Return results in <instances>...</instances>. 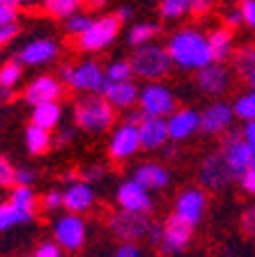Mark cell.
Returning <instances> with one entry per match:
<instances>
[{
	"label": "cell",
	"instance_id": "cell-1",
	"mask_svg": "<svg viewBox=\"0 0 255 257\" xmlns=\"http://www.w3.org/2000/svg\"><path fill=\"white\" fill-rule=\"evenodd\" d=\"M170 60L182 71H200L214 62V53L209 46V37L196 28H182L175 35H170L165 44Z\"/></svg>",
	"mask_w": 255,
	"mask_h": 257
},
{
	"label": "cell",
	"instance_id": "cell-2",
	"mask_svg": "<svg viewBox=\"0 0 255 257\" xmlns=\"http://www.w3.org/2000/svg\"><path fill=\"white\" fill-rule=\"evenodd\" d=\"M115 108L111 106L104 94H90L83 96L78 103L74 106V124L85 131V134H106L108 128H113L115 124Z\"/></svg>",
	"mask_w": 255,
	"mask_h": 257
},
{
	"label": "cell",
	"instance_id": "cell-3",
	"mask_svg": "<svg viewBox=\"0 0 255 257\" xmlns=\"http://www.w3.org/2000/svg\"><path fill=\"white\" fill-rule=\"evenodd\" d=\"M60 78L69 90L78 92V94H101L108 83L106 69L95 60H85V62L76 64H64L60 67Z\"/></svg>",
	"mask_w": 255,
	"mask_h": 257
},
{
	"label": "cell",
	"instance_id": "cell-4",
	"mask_svg": "<svg viewBox=\"0 0 255 257\" xmlns=\"http://www.w3.org/2000/svg\"><path fill=\"white\" fill-rule=\"evenodd\" d=\"M129 60H131L136 78H143V80H159L163 76H168L170 69L175 67L173 60H170L168 48L152 42L143 44V46H136Z\"/></svg>",
	"mask_w": 255,
	"mask_h": 257
},
{
	"label": "cell",
	"instance_id": "cell-5",
	"mask_svg": "<svg viewBox=\"0 0 255 257\" xmlns=\"http://www.w3.org/2000/svg\"><path fill=\"white\" fill-rule=\"evenodd\" d=\"M152 227V218L147 211H131V209H115L108 216V230L117 241H145Z\"/></svg>",
	"mask_w": 255,
	"mask_h": 257
},
{
	"label": "cell",
	"instance_id": "cell-6",
	"mask_svg": "<svg viewBox=\"0 0 255 257\" xmlns=\"http://www.w3.org/2000/svg\"><path fill=\"white\" fill-rule=\"evenodd\" d=\"M122 21L115 14H104L90 23V28L78 37V48L83 53H99L108 48L120 35Z\"/></svg>",
	"mask_w": 255,
	"mask_h": 257
},
{
	"label": "cell",
	"instance_id": "cell-7",
	"mask_svg": "<svg viewBox=\"0 0 255 257\" xmlns=\"http://www.w3.org/2000/svg\"><path fill=\"white\" fill-rule=\"evenodd\" d=\"M138 108L152 117H168L177 110V96L168 85H163L159 80H147L140 87Z\"/></svg>",
	"mask_w": 255,
	"mask_h": 257
},
{
	"label": "cell",
	"instance_id": "cell-8",
	"mask_svg": "<svg viewBox=\"0 0 255 257\" xmlns=\"http://www.w3.org/2000/svg\"><path fill=\"white\" fill-rule=\"evenodd\" d=\"M221 152H223V159L228 163L230 172H232L234 182L244 175L248 168L255 166V145L248 143L241 134H223L221 140Z\"/></svg>",
	"mask_w": 255,
	"mask_h": 257
},
{
	"label": "cell",
	"instance_id": "cell-9",
	"mask_svg": "<svg viewBox=\"0 0 255 257\" xmlns=\"http://www.w3.org/2000/svg\"><path fill=\"white\" fill-rule=\"evenodd\" d=\"M53 239L64 248V252H76L85 246L88 239V225L83 220V214H67L58 216L53 220Z\"/></svg>",
	"mask_w": 255,
	"mask_h": 257
},
{
	"label": "cell",
	"instance_id": "cell-10",
	"mask_svg": "<svg viewBox=\"0 0 255 257\" xmlns=\"http://www.w3.org/2000/svg\"><path fill=\"white\" fill-rule=\"evenodd\" d=\"M140 150H143V143H140V131L136 124L122 122L113 128L111 140H108V156L113 163H127Z\"/></svg>",
	"mask_w": 255,
	"mask_h": 257
},
{
	"label": "cell",
	"instance_id": "cell-11",
	"mask_svg": "<svg viewBox=\"0 0 255 257\" xmlns=\"http://www.w3.org/2000/svg\"><path fill=\"white\" fill-rule=\"evenodd\" d=\"M198 182H200V186L205 191H223L234 182V177L230 172L221 150L212 152V154L202 159L200 170H198Z\"/></svg>",
	"mask_w": 255,
	"mask_h": 257
},
{
	"label": "cell",
	"instance_id": "cell-12",
	"mask_svg": "<svg viewBox=\"0 0 255 257\" xmlns=\"http://www.w3.org/2000/svg\"><path fill=\"white\" fill-rule=\"evenodd\" d=\"M193 230L196 227L189 220H184L182 216H177L173 211L163 220V241H161V246H159V252H163V255H180L191 243Z\"/></svg>",
	"mask_w": 255,
	"mask_h": 257
},
{
	"label": "cell",
	"instance_id": "cell-13",
	"mask_svg": "<svg viewBox=\"0 0 255 257\" xmlns=\"http://www.w3.org/2000/svg\"><path fill=\"white\" fill-rule=\"evenodd\" d=\"M234 108L232 103L225 101H212L205 110L200 112V134L202 136H223L234 122Z\"/></svg>",
	"mask_w": 255,
	"mask_h": 257
},
{
	"label": "cell",
	"instance_id": "cell-14",
	"mask_svg": "<svg viewBox=\"0 0 255 257\" xmlns=\"http://www.w3.org/2000/svg\"><path fill=\"white\" fill-rule=\"evenodd\" d=\"M64 87L67 85L62 83L60 76H51V74L37 76L23 90V101L28 106H37V103H44V101H60L64 94Z\"/></svg>",
	"mask_w": 255,
	"mask_h": 257
},
{
	"label": "cell",
	"instance_id": "cell-15",
	"mask_svg": "<svg viewBox=\"0 0 255 257\" xmlns=\"http://www.w3.org/2000/svg\"><path fill=\"white\" fill-rule=\"evenodd\" d=\"M207 211V193L202 186H189L175 198V214L198 227Z\"/></svg>",
	"mask_w": 255,
	"mask_h": 257
},
{
	"label": "cell",
	"instance_id": "cell-16",
	"mask_svg": "<svg viewBox=\"0 0 255 257\" xmlns=\"http://www.w3.org/2000/svg\"><path fill=\"white\" fill-rule=\"evenodd\" d=\"M115 200H117V207L131 209V211H147V214H149V211L154 209L152 191H149V188H145L140 182H136L133 177L117 186Z\"/></svg>",
	"mask_w": 255,
	"mask_h": 257
},
{
	"label": "cell",
	"instance_id": "cell-17",
	"mask_svg": "<svg viewBox=\"0 0 255 257\" xmlns=\"http://www.w3.org/2000/svg\"><path fill=\"white\" fill-rule=\"evenodd\" d=\"M196 85L202 94L207 96H223L230 87V71L223 62H209L207 67H202L196 71Z\"/></svg>",
	"mask_w": 255,
	"mask_h": 257
},
{
	"label": "cell",
	"instance_id": "cell-18",
	"mask_svg": "<svg viewBox=\"0 0 255 257\" xmlns=\"http://www.w3.org/2000/svg\"><path fill=\"white\" fill-rule=\"evenodd\" d=\"M168 136L173 143H184L193 138L200 131V112L193 108H177L173 115H168Z\"/></svg>",
	"mask_w": 255,
	"mask_h": 257
},
{
	"label": "cell",
	"instance_id": "cell-19",
	"mask_svg": "<svg viewBox=\"0 0 255 257\" xmlns=\"http://www.w3.org/2000/svg\"><path fill=\"white\" fill-rule=\"evenodd\" d=\"M60 53L58 42L53 39H32L26 46L19 51V60H21L26 67H44V64H51Z\"/></svg>",
	"mask_w": 255,
	"mask_h": 257
},
{
	"label": "cell",
	"instance_id": "cell-20",
	"mask_svg": "<svg viewBox=\"0 0 255 257\" xmlns=\"http://www.w3.org/2000/svg\"><path fill=\"white\" fill-rule=\"evenodd\" d=\"M95 184L85 182V179H76V182L67 184L64 188V211H74V214H85L95 207Z\"/></svg>",
	"mask_w": 255,
	"mask_h": 257
},
{
	"label": "cell",
	"instance_id": "cell-21",
	"mask_svg": "<svg viewBox=\"0 0 255 257\" xmlns=\"http://www.w3.org/2000/svg\"><path fill=\"white\" fill-rule=\"evenodd\" d=\"M101 94L111 101L115 110H129V108L138 106L140 87L133 80H108Z\"/></svg>",
	"mask_w": 255,
	"mask_h": 257
},
{
	"label": "cell",
	"instance_id": "cell-22",
	"mask_svg": "<svg viewBox=\"0 0 255 257\" xmlns=\"http://www.w3.org/2000/svg\"><path fill=\"white\" fill-rule=\"evenodd\" d=\"M138 131H140V143H143L145 152L161 150V147L170 140L168 119L165 117H152V115H145L143 122L138 124Z\"/></svg>",
	"mask_w": 255,
	"mask_h": 257
},
{
	"label": "cell",
	"instance_id": "cell-23",
	"mask_svg": "<svg viewBox=\"0 0 255 257\" xmlns=\"http://www.w3.org/2000/svg\"><path fill=\"white\" fill-rule=\"evenodd\" d=\"M133 179L140 182L145 188H149L152 193H159L163 188L170 186V170L163 163H156V161H147V163H140L136 170H133Z\"/></svg>",
	"mask_w": 255,
	"mask_h": 257
},
{
	"label": "cell",
	"instance_id": "cell-24",
	"mask_svg": "<svg viewBox=\"0 0 255 257\" xmlns=\"http://www.w3.org/2000/svg\"><path fill=\"white\" fill-rule=\"evenodd\" d=\"M23 138H26V147H28V154L32 156H44L48 150H51V145H53V138H51V131L39 124L30 122L23 131Z\"/></svg>",
	"mask_w": 255,
	"mask_h": 257
},
{
	"label": "cell",
	"instance_id": "cell-25",
	"mask_svg": "<svg viewBox=\"0 0 255 257\" xmlns=\"http://www.w3.org/2000/svg\"><path fill=\"white\" fill-rule=\"evenodd\" d=\"M30 122L39 124V126L48 128V131L58 128L60 122H62V106H60V101H44L32 106Z\"/></svg>",
	"mask_w": 255,
	"mask_h": 257
},
{
	"label": "cell",
	"instance_id": "cell-26",
	"mask_svg": "<svg viewBox=\"0 0 255 257\" xmlns=\"http://www.w3.org/2000/svg\"><path fill=\"white\" fill-rule=\"evenodd\" d=\"M209 37V46H212V53L216 62H225V60L232 58L234 53V39H232V30L230 28H216L207 35Z\"/></svg>",
	"mask_w": 255,
	"mask_h": 257
},
{
	"label": "cell",
	"instance_id": "cell-27",
	"mask_svg": "<svg viewBox=\"0 0 255 257\" xmlns=\"http://www.w3.org/2000/svg\"><path fill=\"white\" fill-rule=\"evenodd\" d=\"M35 220V214L30 211H23L16 204H12L10 200L0 204V232H10L19 225H28Z\"/></svg>",
	"mask_w": 255,
	"mask_h": 257
},
{
	"label": "cell",
	"instance_id": "cell-28",
	"mask_svg": "<svg viewBox=\"0 0 255 257\" xmlns=\"http://www.w3.org/2000/svg\"><path fill=\"white\" fill-rule=\"evenodd\" d=\"M85 5V0H44L42 3V10L46 16L51 19H69L71 14L80 10Z\"/></svg>",
	"mask_w": 255,
	"mask_h": 257
},
{
	"label": "cell",
	"instance_id": "cell-29",
	"mask_svg": "<svg viewBox=\"0 0 255 257\" xmlns=\"http://www.w3.org/2000/svg\"><path fill=\"white\" fill-rule=\"evenodd\" d=\"M161 32L159 23H152V21H145V23H133L131 28H129V46H143V44H149L154 42V37Z\"/></svg>",
	"mask_w": 255,
	"mask_h": 257
},
{
	"label": "cell",
	"instance_id": "cell-30",
	"mask_svg": "<svg viewBox=\"0 0 255 257\" xmlns=\"http://www.w3.org/2000/svg\"><path fill=\"white\" fill-rule=\"evenodd\" d=\"M10 202L16 204L19 209H23V211H30V214L37 211V204H39L35 191H32L30 186H21V184H14V186H12Z\"/></svg>",
	"mask_w": 255,
	"mask_h": 257
},
{
	"label": "cell",
	"instance_id": "cell-31",
	"mask_svg": "<svg viewBox=\"0 0 255 257\" xmlns=\"http://www.w3.org/2000/svg\"><path fill=\"white\" fill-rule=\"evenodd\" d=\"M232 64L234 71L241 76V78H248V74L255 69V46H241L232 53Z\"/></svg>",
	"mask_w": 255,
	"mask_h": 257
},
{
	"label": "cell",
	"instance_id": "cell-32",
	"mask_svg": "<svg viewBox=\"0 0 255 257\" xmlns=\"http://www.w3.org/2000/svg\"><path fill=\"white\" fill-rule=\"evenodd\" d=\"M23 78V62L19 58L16 60H7L3 67H0V87H7V90H14Z\"/></svg>",
	"mask_w": 255,
	"mask_h": 257
},
{
	"label": "cell",
	"instance_id": "cell-33",
	"mask_svg": "<svg viewBox=\"0 0 255 257\" xmlns=\"http://www.w3.org/2000/svg\"><path fill=\"white\" fill-rule=\"evenodd\" d=\"M159 14L165 21H177L189 14V0H159Z\"/></svg>",
	"mask_w": 255,
	"mask_h": 257
},
{
	"label": "cell",
	"instance_id": "cell-34",
	"mask_svg": "<svg viewBox=\"0 0 255 257\" xmlns=\"http://www.w3.org/2000/svg\"><path fill=\"white\" fill-rule=\"evenodd\" d=\"M232 108H234V115H237V119H244V122H248V119H255V92L248 90L246 94H239L237 99H234Z\"/></svg>",
	"mask_w": 255,
	"mask_h": 257
},
{
	"label": "cell",
	"instance_id": "cell-35",
	"mask_svg": "<svg viewBox=\"0 0 255 257\" xmlns=\"http://www.w3.org/2000/svg\"><path fill=\"white\" fill-rule=\"evenodd\" d=\"M106 76L108 80H131L136 78L133 74V67H131V60H115L106 67Z\"/></svg>",
	"mask_w": 255,
	"mask_h": 257
},
{
	"label": "cell",
	"instance_id": "cell-36",
	"mask_svg": "<svg viewBox=\"0 0 255 257\" xmlns=\"http://www.w3.org/2000/svg\"><path fill=\"white\" fill-rule=\"evenodd\" d=\"M95 21V19H90L88 14H80V12H76V14H71L69 19H64V30L69 32L71 37H80L88 28H90V23Z\"/></svg>",
	"mask_w": 255,
	"mask_h": 257
},
{
	"label": "cell",
	"instance_id": "cell-37",
	"mask_svg": "<svg viewBox=\"0 0 255 257\" xmlns=\"http://www.w3.org/2000/svg\"><path fill=\"white\" fill-rule=\"evenodd\" d=\"M78 177L85 179V182H90V184H97L106 177V166H104V163H90V166H83L78 170Z\"/></svg>",
	"mask_w": 255,
	"mask_h": 257
},
{
	"label": "cell",
	"instance_id": "cell-38",
	"mask_svg": "<svg viewBox=\"0 0 255 257\" xmlns=\"http://www.w3.org/2000/svg\"><path fill=\"white\" fill-rule=\"evenodd\" d=\"M42 209L48 214H55L60 209H64V193L62 191H48L42 198Z\"/></svg>",
	"mask_w": 255,
	"mask_h": 257
},
{
	"label": "cell",
	"instance_id": "cell-39",
	"mask_svg": "<svg viewBox=\"0 0 255 257\" xmlns=\"http://www.w3.org/2000/svg\"><path fill=\"white\" fill-rule=\"evenodd\" d=\"M16 184V168L12 166V161L0 156V186L12 188Z\"/></svg>",
	"mask_w": 255,
	"mask_h": 257
},
{
	"label": "cell",
	"instance_id": "cell-40",
	"mask_svg": "<svg viewBox=\"0 0 255 257\" xmlns=\"http://www.w3.org/2000/svg\"><path fill=\"white\" fill-rule=\"evenodd\" d=\"M64 252V248L60 246L55 239H48V241H42L37 248H35V255L37 257H60Z\"/></svg>",
	"mask_w": 255,
	"mask_h": 257
},
{
	"label": "cell",
	"instance_id": "cell-41",
	"mask_svg": "<svg viewBox=\"0 0 255 257\" xmlns=\"http://www.w3.org/2000/svg\"><path fill=\"white\" fill-rule=\"evenodd\" d=\"M143 252L138 241H120V246L115 248V257H140Z\"/></svg>",
	"mask_w": 255,
	"mask_h": 257
},
{
	"label": "cell",
	"instance_id": "cell-42",
	"mask_svg": "<svg viewBox=\"0 0 255 257\" xmlns=\"http://www.w3.org/2000/svg\"><path fill=\"white\" fill-rule=\"evenodd\" d=\"M212 5H214V0H189V14L200 19V16L209 14Z\"/></svg>",
	"mask_w": 255,
	"mask_h": 257
},
{
	"label": "cell",
	"instance_id": "cell-43",
	"mask_svg": "<svg viewBox=\"0 0 255 257\" xmlns=\"http://www.w3.org/2000/svg\"><path fill=\"white\" fill-rule=\"evenodd\" d=\"M16 35H19V26H16V23L0 26V51H3L5 46H10V44L16 39Z\"/></svg>",
	"mask_w": 255,
	"mask_h": 257
},
{
	"label": "cell",
	"instance_id": "cell-44",
	"mask_svg": "<svg viewBox=\"0 0 255 257\" xmlns=\"http://www.w3.org/2000/svg\"><path fill=\"white\" fill-rule=\"evenodd\" d=\"M241 230H244L246 236L255 239V204L246 209L244 216H241Z\"/></svg>",
	"mask_w": 255,
	"mask_h": 257
},
{
	"label": "cell",
	"instance_id": "cell-45",
	"mask_svg": "<svg viewBox=\"0 0 255 257\" xmlns=\"http://www.w3.org/2000/svg\"><path fill=\"white\" fill-rule=\"evenodd\" d=\"M237 182H239L241 191H244L246 195H253V198H255V166L248 168V170H246L244 175L237 179Z\"/></svg>",
	"mask_w": 255,
	"mask_h": 257
},
{
	"label": "cell",
	"instance_id": "cell-46",
	"mask_svg": "<svg viewBox=\"0 0 255 257\" xmlns=\"http://www.w3.org/2000/svg\"><path fill=\"white\" fill-rule=\"evenodd\" d=\"M239 10H241V14H244V23L250 30H255V0H241Z\"/></svg>",
	"mask_w": 255,
	"mask_h": 257
},
{
	"label": "cell",
	"instance_id": "cell-47",
	"mask_svg": "<svg viewBox=\"0 0 255 257\" xmlns=\"http://www.w3.org/2000/svg\"><path fill=\"white\" fill-rule=\"evenodd\" d=\"M149 243V246H154L156 250H159L161 241H163V223H152V227H149L147 232V239H145Z\"/></svg>",
	"mask_w": 255,
	"mask_h": 257
},
{
	"label": "cell",
	"instance_id": "cell-48",
	"mask_svg": "<svg viewBox=\"0 0 255 257\" xmlns=\"http://www.w3.org/2000/svg\"><path fill=\"white\" fill-rule=\"evenodd\" d=\"M35 182H37V172L32 170V168H16V184L32 186Z\"/></svg>",
	"mask_w": 255,
	"mask_h": 257
},
{
	"label": "cell",
	"instance_id": "cell-49",
	"mask_svg": "<svg viewBox=\"0 0 255 257\" xmlns=\"http://www.w3.org/2000/svg\"><path fill=\"white\" fill-rule=\"evenodd\" d=\"M19 19V12L14 5H7V3H0V26H7V23H16Z\"/></svg>",
	"mask_w": 255,
	"mask_h": 257
},
{
	"label": "cell",
	"instance_id": "cell-50",
	"mask_svg": "<svg viewBox=\"0 0 255 257\" xmlns=\"http://www.w3.org/2000/svg\"><path fill=\"white\" fill-rule=\"evenodd\" d=\"M223 23H225V28H230V30H234V28H239L241 23H244V14H241L239 7H237V10H230L228 14L223 16Z\"/></svg>",
	"mask_w": 255,
	"mask_h": 257
},
{
	"label": "cell",
	"instance_id": "cell-51",
	"mask_svg": "<svg viewBox=\"0 0 255 257\" xmlns=\"http://www.w3.org/2000/svg\"><path fill=\"white\" fill-rule=\"evenodd\" d=\"M74 138H76V131L74 128H60V134L55 136V140H53V145L55 147H64V145H69V143H74Z\"/></svg>",
	"mask_w": 255,
	"mask_h": 257
},
{
	"label": "cell",
	"instance_id": "cell-52",
	"mask_svg": "<svg viewBox=\"0 0 255 257\" xmlns=\"http://www.w3.org/2000/svg\"><path fill=\"white\" fill-rule=\"evenodd\" d=\"M143 117H145V112L140 110V108H129V110H124V119L122 122H129V124H136V126H138L140 122H143Z\"/></svg>",
	"mask_w": 255,
	"mask_h": 257
},
{
	"label": "cell",
	"instance_id": "cell-53",
	"mask_svg": "<svg viewBox=\"0 0 255 257\" xmlns=\"http://www.w3.org/2000/svg\"><path fill=\"white\" fill-rule=\"evenodd\" d=\"M241 136H244L248 143L255 145V119H248V122H244V128H241Z\"/></svg>",
	"mask_w": 255,
	"mask_h": 257
},
{
	"label": "cell",
	"instance_id": "cell-54",
	"mask_svg": "<svg viewBox=\"0 0 255 257\" xmlns=\"http://www.w3.org/2000/svg\"><path fill=\"white\" fill-rule=\"evenodd\" d=\"M115 16H117V19H120V21H122V23L131 21V19H133V7H129V5H122V7H120V10L115 12Z\"/></svg>",
	"mask_w": 255,
	"mask_h": 257
},
{
	"label": "cell",
	"instance_id": "cell-55",
	"mask_svg": "<svg viewBox=\"0 0 255 257\" xmlns=\"http://www.w3.org/2000/svg\"><path fill=\"white\" fill-rule=\"evenodd\" d=\"M85 5L92 7V10H101L104 5H108V0H85Z\"/></svg>",
	"mask_w": 255,
	"mask_h": 257
},
{
	"label": "cell",
	"instance_id": "cell-56",
	"mask_svg": "<svg viewBox=\"0 0 255 257\" xmlns=\"http://www.w3.org/2000/svg\"><path fill=\"white\" fill-rule=\"evenodd\" d=\"M0 3H7V5L19 7V5H28V3H35V0H0Z\"/></svg>",
	"mask_w": 255,
	"mask_h": 257
},
{
	"label": "cell",
	"instance_id": "cell-57",
	"mask_svg": "<svg viewBox=\"0 0 255 257\" xmlns=\"http://www.w3.org/2000/svg\"><path fill=\"white\" fill-rule=\"evenodd\" d=\"M246 83H248V87H250V90L255 92V69H253V71H250V74H248V78H246Z\"/></svg>",
	"mask_w": 255,
	"mask_h": 257
}]
</instances>
